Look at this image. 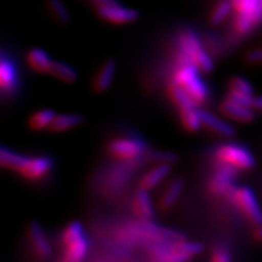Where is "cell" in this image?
Returning a JSON list of instances; mask_svg holds the SVG:
<instances>
[{"instance_id": "obj_1", "label": "cell", "mask_w": 262, "mask_h": 262, "mask_svg": "<svg viewBox=\"0 0 262 262\" xmlns=\"http://www.w3.org/2000/svg\"><path fill=\"white\" fill-rule=\"evenodd\" d=\"M118 239L126 245H150L162 242L183 241L185 235L180 232L153 224L152 221L137 220L120 228Z\"/></svg>"}, {"instance_id": "obj_2", "label": "cell", "mask_w": 262, "mask_h": 262, "mask_svg": "<svg viewBox=\"0 0 262 262\" xmlns=\"http://www.w3.org/2000/svg\"><path fill=\"white\" fill-rule=\"evenodd\" d=\"M201 73L202 72L187 57L176 51L175 68L171 80L179 84L188 94L196 107L203 108L210 100V89L205 80H203Z\"/></svg>"}, {"instance_id": "obj_3", "label": "cell", "mask_w": 262, "mask_h": 262, "mask_svg": "<svg viewBox=\"0 0 262 262\" xmlns=\"http://www.w3.org/2000/svg\"><path fill=\"white\" fill-rule=\"evenodd\" d=\"M178 52L187 57L203 74H210L215 70L214 58L206 50L202 38L194 29L185 28L176 38Z\"/></svg>"}, {"instance_id": "obj_4", "label": "cell", "mask_w": 262, "mask_h": 262, "mask_svg": "<svg viewBox=\"0 0 262 262\" xmlns=\"http://www.w3.org/2000/svg\"><path fill=\"white\" fill-rule=\"evenodd\" d=\"M203 247L199 242L173 241L162 242L148 247V262H189L202 254Z\"/></svg>"}, {"instance_id": "obj_5", "label": "cell", "mask_w": 262, "mask_h": 262, "mask_svg": "<svg viewBox=\"0 0 262 262\" xmlns=\"http://www.w3.org/2000/svg\"><path fill=\"white\" fill-rule=\"evenodd\" d=\"M215 163L232 166L238 171H248L255 168L256 159L247 146L238 142L220 143L214 149Z\"/></svg>"}, {"instance_id": "obj_6", "label": "cell", "mask_w": 262, "mask_h": 262, "mask_svg": "<svg viewBox=\"0 0 262 262\" xmlns=\"http://www.w3.org/2000/svg\"><path fill=\"white\" fill-rule=\"evenodd\" d=\"M146 141L139 136H117L108 141L107 153L123 163H131L145 156Z\"/></svg>"}, {"instance_id": "obj_7", "label": "cell", "mask_w": 262, "mask_h": 262, "mask_svg": "<svg viewBox=\"0 0 262 262\" xmlns=\"http://www.w3.org/2000/svg\"><path fill=\"white\" fill-rule=\"evenodd\" d=\"M215 170L208 182V192L216 198H225L231 203L235 189L234 179L237 178L238 170L225 164L215 163Z\"/></svg>"}, {"instance_id": "obj_8", "label": "cell", "mask_w": 262, "mask_h": 262, "mask_svg": "<svg viewBox=\"0 0 262 262\" xmlns=\"http://www.w3.org/2000/svg\"><path fill=\"white\" fill-rule=\"evenodd\" d=\"M21 88L18 66L11 55L5 50L0 57V90L4 100H12L17 96Z\"/></svg>"}, {"instance_id": "obj_9", "label": "cell", "mask_w": 262, "mask_h": 262, "mask_svg": "<svg viewBox=\"0 0 262 262\" xmlns=\"http://www.w3.org/2000/svg\"><path fill=\"white\" fill-rule=\"evenodd\" d=\"M231 203L255 227L262 225V209L256 195L250 187H247V186L237 187Z\"/></svg>"}, {"instance_id": "obj_10", "label": "cell", "mask_w": 262, "mask_h": 262, "mask_svg": "<svg viewBox=\"0 0 262 262\" xmlns=\"http://www.w3.org/2000/svg\"><path fill=\"white\" fill-rule=\"evenodd\" d=\"M95 10H96V15L101 19L116 26L134 24L140 18V14L136 9L127 8V6L119 4L116 0L107 3V4L98 5Z\"/></svg>"}, {"instance_id": "obj_11", "label": "cell", "mask_w": 262, "mask_h": 262, "mask_svg": "<svg viewBox=\"0 0 262 262\" xmlns=\"http://www.w3.org/2000/svg\"><path fill=\"white\" fill-rule=\"evenodd\" d=\"M55 166V160L49 155L29 157L28 162L21 169L18 175L28 183H39L49 178Z\"/></svg>"}, {"instance_id": "obj_12", "label": "cell", "mask_w": 262, "mask_h": 262, "mask_svg": "<svg viewBox=\"0 0 262 262\" xmlns=\"http://www.w3.org/2000/svg\"><path fill=\"white\" fill-rule=\"evenodd\" d=\"M26 233H27L29 247L34 256L41 261L49 260L52 256V247L41 225L35 220L29 221Z\"/></svg>"}, {"instance_id": "obj_13", "label": "cell", "mask_w": 262, "mask_h": 262, "mask_svg": "<svg viewBox=\"0 0 262 262\" xmlns=\"http://www.w3.org/2000/svg\"><path fill=\"white\" fill-rule=\"evenodd\" d=\"M219 112L224 117L228 118V119H232L241 124H249L254 122L255 117H256L254 108L243 106V104L234 102V101L228 100V98H225L219 104Z\"/></svg>"}, {"instance_id": "obj_14", "label": "cell", "mask_w": 262, "mask_h": 262, "mask_svg": "<svg viewBox=\"0 0 262 262\" xmlns=\"http://www.w3.org/2000/svg\"><path fill=\"white\" fill-rule=\"evenodd\" d=\"M198 110L203 127L205 130H208L210 134H212V135L226 137V139H231V137L235 136V129L231 124L220 119L215 114L206 111L205 108H198Z\"/></svg>"}, {"instance_id": "obj_15", "label": "cell", "mask_w": 262, "mask_h": 262, "mask_svg": "<svg viewBox=\"0 0 262 262\" xmlns=\"http://www.w3.org/2000/svg\"><path fill=\"white\" fill-rule=\"evenodd\" d=\"M117 71V61L114 58H108L98 67L91 80V89L95 94H104L113 83Z\"/></svg>"}, {"instance_id": "obj_16", "label": "cell", "mask_w": 262, "mask_h": 262, "mask_svg": "<svg viewBox=\"0 0 262 262\" xmlns=\"http://www.w3.org/2000/svg\"><path fill=\"white\" fill-rule=\"evenodd\" d=\"M185 188V180L181 176L172 179L163 189L158 199V209L162 212H168L175 206Z\"/></svg>"}, {"instance_id": "obj_17", "label": "cell", "mask_w": 262, "mask_h": 262, "mask_svg": "<svg viewBox=\"0 0 262 262\" xmlns=\"http://www.w3.org/2000/svg\"><path fill=\"white\" fill-rule=\"evenodd\" d=\"M131 208L139 220L152 221L155 219V208H153L148 191L137 188L136 193L133 196Z\"/></svg>"}, {"instance_id": "obj_18", "label": "cell", "mask_w": 262, "mask_h": 262, "mask_svg": "<svg viewBox=\"0 0 262 262\" xmlns=\"http://www.w3.org/2000/svg\"><path fill=\"white\" fill-rule=\"evenodd\" d=\"M89 239L85 234L83 237L71 242L70 244L62 247V250H63L62 258L67 262H83L89 253Z\"/></svg>"}, {"instance_id": "obj_19", "label": "cell", "mask_w": 262, "mask_h": 262, "mask_svg": "<svg viewBox=\"0 0 262 262\" xmlns=\"http://www.w3.org/2000/svg\"><path fill=\"white\" fill-rule=\"evenodd\" d=\"M170 171H171V165H169V164L155 165L140 179L139 188L148 192L152 191L157 186H159V183L163 182V180L169 175Z\"/></svg>"}, {"instance_id": "obj_20", "label": "cell", "mask_w": 262, "mask_h": 262, "mask_svg": "<svg viewBox=\"0 0 262 262\" xmlns=\"http://www.w3.org/2000/svg\"><path fill=\"white\" fill-rule=\"evenodd\" d=\"M85 123V117L83 114L78 113H63L56 114V117L52 120L49 131L51 134H62L66 131H70L75 127L83 125Z\"/></svg>"}, {"instance_id": "obj_21", "label": "cell", "mask_w": 262, "mask_h": 262, "mask_svg": "<svg viewBox=\"0 0 262 262\" xmlns=\"http://www.w3.org/2000/svg\"><path fill=\"white\" fill-rule=\"evenodd\" d=\"M27 63L33 72L38 74H50L52 61L49 54L40 48H33L26 55Z\"/></svg>"}, {"instance_id": "obj_22", "label": "cell", "mask_w": 262, "mask_h": 262, "mask_svg": "<svg viewBox=\"0 0 262 262\" xmlns=\"http://www.w3.org/2000/svg\"><path fill=\"white\" fill-rule=\"evenodd\" d=\"M28 156L24 155V153L16 152V150L9 148L6 146H3L2 150H0V164H2V168L9 170V171L18 173L26 165V163L28 162Z\"/></svg>"}, {"instance_id": "obj_23", "label": "cell", "mask_w": 262, "mask_h": 262, "mask_svg": "<svg viewBox=\"0 0 262 262\" xmlns=\"http://www.w3.org/2000/svg\"><path fill=\"white\" fill-rule=\"evenodd\" d=\"M166 94H168L170 102L176 107L178 111L189 107H196L192 101V98L188 96V94L173 80H170L168 85H166Z\"/></svg>"}, {"instance_id": "obj_24", "label": "cell", "mask_w": 262, "mask_h": 262, "mask_svg": "<svg viewBox=\"0 0 262 262\" xmlns=\"http://www.w3.org/2000/svg\"><path fill=\"white\" fill-rule=\"evenodd\" d=\"M231 3L235 15L250 19L255 25V27L260 25L257 18V10L258 6H260V0H231Z\"/></svg>"}, {"instance_id": "obj_25", "label": "cell", "mask_w": 262, "mask_h": 262, "mask_svg": "<svg viewBox=\"0 0 262 262\" xmlns=\"http://www.w3.org/2000/svg\"><path fill=\"white\" fill-rule=\"evenodd\" d=\"M179 112V120L183 130L187 131L189 134H195L201 130L203 126L201 116H199V110L196 107H189L185 110H180Z\"/></svg>"}, {"instance_id": "obj_26", "label": "cell", "mask_w": 262, "mask_h": 262, "mask_svg": "<svg viewBox=\"0 0 262 262\" xmlns=\"http://www.w3.org/2000/svg\"><path fill=\"white\" fill-rule=\"evenodd\" d=\"M55 117H56V113H55L54 110H50V108L37 111V112L32 113L28 117L27 126L32 131H37V133L38 131L48 130Z\"/></svg>"}, {"instance_id": "obj_27", "label": "cell", "mask_w": 262, "mask_h": 262, "mask_svg": "<svg viewBox=\"0 0 262 262\" xmlns=\"http://www.w3.org/2000/svg\"><path fill=\"white\" fill-rule=\"evenodd\" d=\"M50 74L64 84H73L78 80L77 71L62 61H52Z\"/></svg>"}, {"instance_id": "obj_28", "label": "cell", "mask_w": 262, "mask_h": 262, "mask_svg": "<svg viewBox=\"0 0 262 262\" xmlns=\"http://www.w3.org/2000/svg\"><path fill=\"white\" fill-rule=\"evenodd\" d=\"M146 162L153 165H159V164H172L178 163L180 156L175 152H170V150H162V149H147V152L143 156Z\"/></svg>"}, {"instance_id": "obj_29", "label": "cell", "mask_w": 262, "mask_h": 262, "mask_svg": "<svg viewBox=\"0 0 262 262\" xmlns=\"http://www.w3.org/2000/svg\"><path fill=\"white\" fill-rule=\"evenodd\" d=\"M232 12H233L232 3L228 0H221V2L216 3L214 8L211 9L210 14H209V24L211 26H220L231 16Z\"/></svg>"}, {"instance_id": "obj_30", "label": "cell", "mask_w": 262, "mask_h": 262, "mask_svg": "<svg viewBox=\"0 0 262 262\" xmlns=\"http://www.w3.org/2000/svg\"><path fill=\"white\" fill-rule=\"evenodd\" d=\"M83 235H85L83 225L78 220L71 221L70 224L66 225V227L61 233V247L70 244L71 242L83 237Z\"/></svg>"}, {"instance_id": "obj_31", "label": "cell", "mask_w": 262, "mask_h": 262, "mask_svg": "<svg viewBox=\"0 0 262 262\" xmlns=\"http://www.w3.org/2000/svg\"><path fill=\"white\" fill-rule=\"evenodd\" d=\"M48 9L52 17H54L58 24L68 25L71 21V15L68 9L61 0H48Z\"/></svg>"}, {"instance_id": "obj_32", "label": "cell", "mask_w": 262, "mask_h": 262, "mask_svg": "<svg viewBox=\"0 0 262 262\" xmlns=\"http://www.w3.org/2000/svg\"><path fill=\"white\" fill-rule=\"evenodd\" d=\"M227 89L228 91H235V93L254 96V86L241 75H233L229 78L227 80Z\"/></svg>"}, {"instance_id": "obj_33", "label": "cell", "mask_w": 262, "mask_h": 262, "mask_svg": "<svg viewBox=\"0 0 262 262\" xmlns=\"http://www.w3.org/2000/svg\"><path fill=\"white\" fill-rule=\"evenodd\" d=\"M210 262H232V255L224 245H216L211 251Z\"/></svg>"}, {"instance_id": "obj_34", "label": "cell", "mask_w": 262, "mask_h": 262, "mask_svg": "<svg viewBox=\"0 0 262 262\" xmlns=\"http://www.w3.org/2000/svg\"><path fill=\"white\" fill-rule=\"evenodd\" d=\"M254 97L251 95H245V94H241V93H235V91H227L226 94V98L228 100L234 101V102L243 104V106H248L253 108V102H254Z\"/></svg>"}, {"instance_id": "obj_35", "label": "cell", "mask_w": 262, "mask_h": 262, "mask_svg": "<svg viewBox=\"0 0 262 262\" xmlns=\"http://www.w3.org/2000/svg\"><path fill=\"white\" fill-rule=\"evenodd\" d=\"M245 62L248 64H262V48L253 49L245 55Z\"/></svg>"}, {"instance_id": "obj_36", "label": "cell", "mask_w": 262, "mask_h": 262, "mask_svg": "<svg viewBox=\"0 0 262 262\" xmlns=\"http://www.w3.org/2000/svg\"><path fill=\"white\" fill-rule=\"evenodd\" d=\"M253 108L257 112H262V96H255L254 102H253Z\"/></svg>"}, {"instance_id": "obj_37", "label": "cell", "mask_w": 262, "mask_h": 262, "mask_svg": "<svg viewBox=\"0 0 262 262\" xmlns=\"http://www.w3.org/2000/svg\"><path fill=\"white\" fill-rule=\"evenodd\" d=\"M254 238L256 239L257 242H262V225L258 226V227H256V229H255Z\"/></svg>"}, {"instance_id": "obj_38", "label": "cell", "mask_w": 262, "mask_h": 262, "mask_svg": "<svg viewBox=\"0 0 262 262\" xmlns=\"http://www.w3.org/2000/svg\"><path fill=\"white\" fill-rule=\"evenodd\" d=\"M90 2L93 3L95 8H96V6H98V5H103V4H107V3H110V2H113V0H90Z\"/></svg>"}, {"instance_id": "obj_39", "label": "cell", "mask_w": 262, "mask_h": 262, "mask_svg": "<svg viewBox=\"0 0 262 262\" xmlns=\"http://www.w3.org/2000/svg\"><path fill=\"white\" fill-rule=\"evenodd\" d=\"M57 262H67V261H64V260H63V258H62V257H61V258H60V260H58Z\"/></svg>"}]
</instances>
